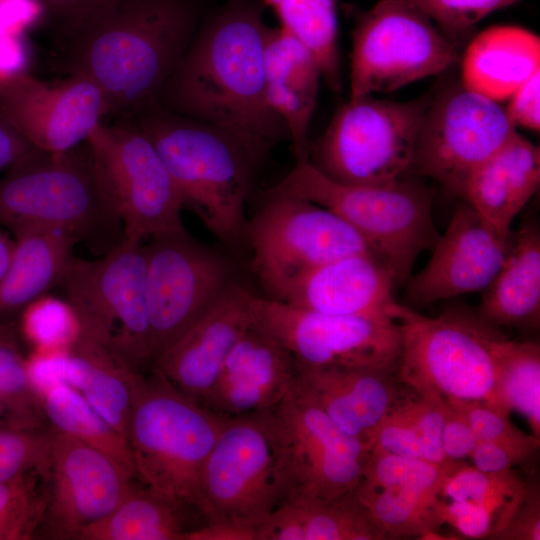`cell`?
Here are the masks:
<instances>
[{
	"instance_id": "obj_1",
	"label": "cell",
	"mask_w": 540,
	"mask_h": 540,
	"mask_svg": "<svg viewBox=\"0 0 540 540\" xmlns=\"http://www.w3.org/2000/svg\"><path fill=\"white\" fill-rule=\"evenodd\" d=\"M264 7L262 0H224L211 7L155 99L169 111L230 133L255 167L290 140L265 95Z\"/></svg>"
},
{
	"instance_id": "obj_2",
	"label": "cell",
	"mask_w": 540,
	"mask_h": 540,
	"mask_svg": "<svg viewBox=\"0 0 540 540\" xmlns=\"http://www.w3.org/2000/svg\"><path fill=\"white\" fill-rule=\"evenodd\" d=\"M210 8L209 0H116L66 40L62 69L94 81L109 114L130 116L155 102Z\"/></svg>"
},
{
	"instance_id": "obj_3",
	"label": "cell",
	"mask_w": 540,
	"mask_h": 540,
	"mask_svg": "<svg viewBox=\"0 0 540 540\" xmlns=\"http://www.w3.org/2000/svg\"><path fill=\"white\" fill-rule=\"evenodd\" d=\"M149 138L168 168L184 209L229 250L245 243V203L254 164L240 142L210 124L156 102L127 116Z\"/></svg>"
},
{
	"instance_id": "obj_4",
	"label": "cell",
	"mask_w": 540,
	"mask_h": 540,
	"mask_svg": "<svg viewBox=\"0 0 540 540\" xmlns=\"http://www.w3.org/2000/svg\"><path fill=\"white\" fill-rule=\"evenodd\" d=\"M0 225L13 236L37 228L65 231L95 257L124 239L87 140L65 152L35 149L11 166L0 179Z\"/></svg>"
},
{
	"instance_id": "obj_5",
	"label": "cell",
	"mask_w": 540,
	"mask_h": 540,
	"mask_svg": "<svg viewBox=\"0 0 540 540\" xmlns=\"http://www.w3.org/2000/svg\"><path fill=\"white\" fill-rule=\"evenodd\" d=\"M389 315L400 332V383L437 401L483 402L504 411L497 387L508 338L499 327L466 306L428 317L395 301Z\"/></svg>"
},
{
	"instance_id": "obj_6",
	"label": "cell",
	"mask_w": 540,
	"mask_h": 540,
	"mask_svg": "<svg viewBox=\"0 0 540 540\" xmlns=\"http://www.w3.org/2000/svg\"><path fill=\"white\" fill-rule=\"evenodd\" d=\"M263 194L304 198L338 215L388 266L397 286L405 285L419 255L431 250L440 235L432 216V190L409 176L384 185L344 184L306 160L295 162Z\"/></svg>"
},
{
	"instance_id": "obj_7",
	"label": "cell",
	"mask_w": 540,
	"mask_h": 540,
	"mask_svg": "<svg viewBox=\"0 0 540 540\" xmlns=\"http://www.w3.org/2000/svg\"><path fill=\"white\" fill-rule=\"evenodd\" d=\"M225 420L160 375L142 374L126 431L135 479L199 512L201 473Z\"/></svg>"
},
{
	"instance_id": "obj_8",
	"label": "cell",
	"mask_w": 540,
	"mask_h": 540,
	"mask_svg": "<svg viewBox=\"0 0 540 540\" xmlns=\"http://www.w3.org/2000/svg\"><path fill=\"white\" fill-rule=\"evenodd\" d=\"M290 495L286 453L273 409L226 417L201 473L198 510L204 523L256 529Z\"/></svg>"
},
{
	"instance_id": "obj_9",
	"label": "cell",
	"mask_w": 540,
	"mask_h": 540,
	"mask_svg": "<svg viewBox=\"0 0 540 540\" xmlns=\"http://www.w3.org/2000/svg\"><path fill=\"white\" fill-rule=\"evenodd\" d=\"M59 287L81 338L136 373L150 370L144 243L124 238L95 259L73 256Z\"/></svg>"
},
{
	"instance_id": "obj_10",
	"label": "cell",
	"mask_w": 540,
	"mask_h": 540,
	"mask_svg": "<svg viewBox=\"0 0 540 540\" xmlns=\"http://www.w3.org/2000/svg\"><path fill=\"white\" fill-rule=\"evenodd\" d=\"M434 92L409 101L371 95L349 100L310 142L308 161L326 177L351 185H384L407 177L417 134Z\"/></svg>"
},
{
	"instance_id": "obj_11",
	"label": "cell",
	"mask_w": 540,
	"mask_h": 540,
	"mask_svg": "<svg viewBox=\"0 0 540 540\" xmlns=\"http://www.w3.org/2000/svg\"><path fill=\"white\" fill-rule=\"evenodd\" d=\"M262 201L247 221L245 243L265 297L281 301L298 278L321 264L352 254L376 255L354 228L316 203L264 194Z\"/></svg>"
},
{
	"instance_id": "obj_12",
	"label": "cell",
	"mask_w": 540,
	"mask_h": 540,
	"mask_svg": "<svg viewBox=\"0 0 540 540\" xmlns=\"http://www.w3.org/2000/svg\"><path fill=\"white\" fill-rule=\"evenodd\" d=\"M99 179L121 220L124 238L142 242L187 233L180 192L160 154L129 118L100 122L87 139Z\"/></svg>"
},
{
	"instance_id": "obj_13",
	"label": "cell",
	"mask_w": 540,
	"mask_h": 540,
	"mask_svg": "<svg viewBox=\"0 0 540 540\" xmlns=\"http://www.w3.org/2000/svg\"><path fill=\"white\" fill-rule=\"evenodd\" d=\"M458 59L455 44L418 7L408 0H380L352 31L349 100L394 91Z\"/></svg>"
},
{
	"instance_id": "obj_14",
	"label": "cell",
	"mask_w": 540,
	"mask_h": 540,
	"mask_svg": "<svg viewBox=\"0 0 540 540\" xmlns=\"http://www.w3.org/2000/svg\"><path fill=\"white\" fill-rule=\"evenodd\" d=\"M150 367L236 282L230 257L189 234L144 242Z\"/></svg>"
},
{
	"instance_id": "obj_15",
	"label": "cell",
	"mask_w": 540,
	"mask_h": 540,
	"mask_svg": "<svg viewBox=\"0 0 540 540\" xmlns=\"http://www.w3.org/2000/svg\"><path fill=\"white\" fill-rule=\"evenodd\" d=\"M252 324L305 367H347L396 371L400 332L392 319L310 311L257 296L249 298Z\"/></svg>"
},
{
	"instance_id": "obj_16",
	"label": "cell",
	"mask_w": 540,
	"mask_h": 540,
	"mask_svg": "<svg viewBox=\"0 0 540 540\" xmlns=\"http://www.w3.org/2000/svg\"><path fill=\"white\" fill-rule=\"evenodd\" d=\"M505 110L463 84L434 93L421 122L409 175L462 197L466 180L514 134Z\"/></svg>"
},
{
	"instance_id": "obj_17",
	"label": "cell",
	"mask_w": 540,
	"mask_h": 540,
	"mask_svg": "<svg viewBox=\"0 0 540 540\" xmlns=\"http://www.w3.org/2000/svg\"><path fill=\"white\" fill-rule=\"evenodd\" d=\"M273 411L286 453L290 497L329 500L356 490L370 453L363 441L339 429L298 381Z\"/></svg>"
},
{
	"instance_id": "obj_18",
	"label": "cell",
	"mask_w": 540,
	"mask_h": 540,
	"mask_svg": "<svg viewBox=\"0 0 540 540\" xmlns=\"http://www.w3.org/2000/svg\"><path fill=\"white\" fill-rule=\"evenodd\" d=\"M108 114L102 90L85 76L68 74L52 83L26 71L0 77V116L35 149H73Z\"/></svg>"
},
{
	"instance_id": "obj_19",
	"label": "cell",
	"mask_w": 540,
	"mask_h": 540,
	"mask_svg": "<svg viewBox=\"0 0 540 540\" xmlns=\"http://www.w3.org/2000/svg\"><path fill=\"white\" fill-rule=\"evenodd\" d=\"M136 479L88 444L54 429L49 497L35 539L78 540L114 511Z\"/></svg>"
},
{
	"instance_id": "obj_20",
	"label": "cell",
	"mask_w": 540,
	"mask_h": 540,
	"mask_svg": "<svg viewBox=\"0 0 540 540\" xmlns=\"http://www.w3.org/2000/svg\"><path fill=\"white\" fill-rule=\"evenodd\" d=\"M513 241L463 200L432 247L426 266L405 283V306L421 308L440 300L483 291L496 276Z\"/></svg>"
},
{
	"instance_id": "obj_21",
	"label": "cell",
	"mask_w": 540,
	"mask_h": 540,
	"mask_svg": "<svg viewBox=\"0 0 540 540\" xmlns=\"http://www.w3.org/2000/svg\"><path fill=\"white\" fill-rule=\"evenodd\" d=\"M251 292L237 281L151 365L150 370L201 405L238 340L252 326Z\"/></svg>"
},
{
	"instance_id": "obj_22",
	"label": "cell",
	"mask_w": 540,
	"mask_h": 540,
	"mask_svg": "<svg viewBox=\"0 0 540 540\" xmlns=\"http://www.w3.org/2000/svg\"><path fill=\"white\" fill-rule=\"evenodd\" d=\"M296 381L293 355L252 324L228 354L201 405L224 417L269 411L283 401Z\"/></svg>"
},
{
	"instance_id": "obj_23",
	"label": "cell",
	"mask_w": 540,
	"mask_h": 540,
	"mask_svg": "<svg viewBox=\"0 0 540 540\" xmlns=\"http://www.w3.org/2000/svg\"><path fill=\"white\" fill-rule=\"evenodd\" d=\"M25 363L31 383L40 396L54 386L67 385L78 391L126 437L141 373L126 368L102 348L81 337L66 350H33Z\"/></svg>"
},
{
	"instance_id": "obj_24",
	"label": "cell",
	"mask_w": 540,
	"mask_h": 540,
	"mask_svg": "<svg viewBox=\"0 0 540 540\" xmlns=\"http://www.w3.org/2000/svg\"><path fill=\"white\" fill-rule=\"evenodd\" d=\"M395 286L392 272L378 256L352 254L309 270L281 301L326 314L392 319Z\"/></svg>"
},
{
	"instance_id": "obj_25",
	"label": "cell",
	"mask_w": 540,
	"mask_h": 540,
	"mask_svg": "<svg viewBox=\"0 0 540 540\" xmlns=\"http://www.w3.org/2000/svg\"><path fill=\"white\" fill-rule=\"evenodd\" d=\"M297 381L339 429L370 450L400 387L396 371L367 368L297 365Z\"/></svg>"
},
{
	"instance_id": "obj_26",
	"label": "cell",
	"mask_w": 540,
	"mask_h": 540,
	"mask_svg": "<svg viewBox=\"0 0 540 540\" xmlns=\"http://www.w3.org/2000/svg\"><path fill=\"white\" fill-rule=\"evenodd\" d=\"M264 88L268 104L286 124L296 162L309 156L308 130L315 110L321 71L312 53L279 27H266Z\"/></svg>"
},
{
	"instance_id": "obj_27",
	"label": "cell",
	"mask_w": 540,
	"mask_h": 540,
	"mask_svg": "<svg viewBox=\"0 0 540 540\" xmlns=\"http://www.w3.org/2000/svg\"><path fill=\"white\" fill-rule=\"evenodd\" d=\"M540 185V149L517 132L466 180L462 199L501 233Z\"/></svg>"
},
{
	"instance_id": "obj_28",
	"label": "cell",
	"mask_w": 540,
	"mask_h": 540,
	"mask_svg": "<svg viewBox=\"0 0 540 540\" xmlns=\"http://www.w3.org/2000/svg\"><path fill=\"white\" fill-rule=\"evenodd\" d=\"M478 314L496 327L536 331L540 325V229L527 218L513 231L510 250L482 291Z\"/></svg>"
},
{
	"instance_id": "obj_29",
	"label": "cell",
	"mask_w": 540,
	"mask_h": 540,
	"mask_svg": "<svg viewBox=\"0 0 540 540\" xmlns=\"http://www.w3.org/2000/svg\"><path fill=\"white\" fill-rule=\"evenodd\" d=\"M540 70V38L517 26H492L475 36L462 60V84L494 102L509 99Z\"/></svg>"
},
{
	"instance_id": "obj_30",
	"label": "cell",
	"mask_w": 540,
	"mask_h": 540,
	"mask_svg": "<svg viewBox=\"0 0 540 540\" xmlns=\"http://www.w3.org/2000/svg\"><path fill=\"white\" fill-rule=\"evenodd\" d=\"M356 490L334 499L292 496L257 527L256 540H382Z\"/></svg>"
},
{
	"instance_id": "obj_31",
	"label": "cell",
	"mask_w": 540,
	"mask_h": 540,
	"mask_svg": "<svg viewBox=\"0 0 540 540\" xmlns=\"http://www.w3.org/2000/svg\"><path fill=\"white\" fill-rule=\"evenodd\" d=\"M12 261L0 280V323L59 286L76 241L59 229L37 228L14 235Z\"/></svg>"
},
{
	"instance_id": "obj_32",
	"label": "cell",
	"mask_w": 540,
	"mask_h": 540,
	"mask_svg": "<svg viewBox=\"0 0 540 540\" xmlns=\"http://www.w3.org/2000/svg\"><path fill=\"white\" fill-rule=\"evenodd\" d=\"M197 510L177 504L137 480L124 500L102 520L84 528L78 540H186L199 527Z\"/></svg>"
},
{
	"instance_id": "obj_33",
	"label": "cell",
	"mask_w": 540,
	"mask_h": 540,
	"mask_svg": "<svg viewBox=\"0 0 540 540\" xmlns=\"http://www.w3.org/2000/svg\"><path fill=\"white\" fill-rule=\"evenodd\" d=\"M49 425L101 451L135 479L128 441L75 389L54 386L41 394Z\"/></svg>"
},
{
	"instance_id": "obj_34",
	"label": "cell",
	"mask_w": 540,
	"mask_h": 540,
	"mask_svg": "<svg viewBox=\"0 0 540 540\" xmlns=\"http://www.w3.org/2000/svg\"><path fill=\"white\" fill-rule=\"evenodd\" d=\"M280 27L314 56L322 77L335 93L341 90L338 24L335 0H262Z\"/></svg>"
},
{
	"instance_id": "obj_35",
	"label": "cell",
	"mask_w": 540,
	"mask_h": 540,
	"mask_svg": "<svg viewBox=\"0 0 540 540\" xmlns=\"http://www.w3.org/2000/svg\"><path fill=\"white\" fill-rule=\"evenodd\" d=\"M356 493L386 538L440 539L441 495L358 485Z\"/></svg>"
},
{
	"instance_id": "obj_36",
	"label": "cell",
	"mask_w": 540,
	"mask_h": 540,
	"mask_svg": "<svg viewBox=\"0 0 540 540\" xmlns=\"http://www.w3.org/2000/svg\"><path fill=\"white\" fill-rule=\"evenodd\" d=\"M525 485L526 481L513 470L486 473L459 461L443 483L441 499L470 502L488 509L495 517V526L488 539H494L507 525Z\"/></svg>"
},
{
	"instance_id": "obj_37",
	"label": "cell",
	"mask_w": 540,
	"mask_h": 540,
	"mask_svg": "<svg viewBox=\"0 0 540 540\" xmlns=\"http://www.w3.org/2000/svg\"><path fill=\"white\" fill-rule=\"evenodd\" d=\"M501 408L516 411L540 440V346L507 339L500 357L497 387Z\"/></svg>"
},
{
	"instance_id": "obj_38",
	"label": "cell",
	"mask_w": 540,
	"mask_h": 540,
	"mask_svg": "<svg viewBox=\"0 0 540 540\" xmlns=\"http://www.w3.org/2000/svg\"><path fill=\"white\" fill-rule=\"evenodd\" d=\"M48 482L49 466L0 481V540L35 539L48 502Z\"/></svg>"
},
{
	"instance_id": "obj_39",
	"label": "cell",
	"mask_w": 540,
	"mask_h": 540,
	"mask_svg": "<svg viewBox=\"0 0 540 540\" xmlns=\"http://www.w3.org/2000/svg\"><path fill=\"white\" fill-rule=\"evenodd\" d=\"M458 462L435 463L373 447L365 463L360 485L411 489L441 495L446 477Z\"/></svg>"
},
{
	"instance_id": "obj_40",
	"label": "cell",
	"mask_w": 540,
	"mask_h": 540,
	"mask_svg": "<svg viewBox=\"0 0 540 540\" xmlns=\"http://www.w3.org/2000/svg\"><path fill=\"white\" fill-rule=\"evenodd\" d=\"M0 406L6 426L16 429L51 427L40 395L29 378L16 340L0 343Z\"/></svg>"
},
{
	"instance_id": "obj_41",
	"label": "cell",
	"mask_w": 540,
	"mask_h": 540,
	"mask_svg": "<svg viewBox=\"0 0 540 540\" xmlns=\"http://www.w3.org/2000/svg\"><path fill=\"white\" fill-rule=\"evenodd\" d=\"M20 331L34 350H66L80 337V324L72 305L50 293L30 303L19 315Z\"/></svg>"
},
{
	"instance_id": "obj_42",
	"label": "cell",
	"mask_w": 540,
	"mask_h": 540,
	"mask_svg": "<svg viewBox=\"0 0 540 540\" xmlns=\"http://www.w3.org/2000/svg\"><path fill=\"white\" fill-rule=\"evenodd\" d=\"M54 429L0 427V481L49 466Z\"/></svg>"
},
{
	"instance_id": "obj_43",
	"label": "cell",
	"mask_w": 540,
	"mask_h": 540,
	"mask_svg": "<svg viewBox=\"0 0 540 540\" xmlns=\"http://www.w3.org/2000/svg\"><path fill=\"white\" fill-rule=\"evenodd\" d=\"M457 408L466 418L478 441H489L526 451L532 455L540 440L519 430L509 413L483 402H445Z\"/></svg>"
},
{
	"instance_id": "obj_44",
	"label": "cell",
	"mask_w": 540,
	"mask_h": 540,
	"mask_svg": "<svg viewBox=\"0 0 540 540\" xmlns=\"http://www.w3.org/2000/svg\"><path fill=\"white\" fill-rule=\"evenodd\" d=\"M450 33L467 30L485 16L518 0H408Z\"/></svg>"
},
{
	"instance_id": "obj_45",
	"label": "cell",
	"mask_w": 540,
	"mask_h": 540,
	"mask_svg": "<svg viewBox=\"0 0 540 540\" xmlns=\"http://www.w3.org/2000/svg\"><path fill=\"white\" fill-rule=\"evenodd\" d=\"M373 447L435 463L451 461L446 458L441 449L427 443L417 432L390 411L384 416L373 434L371 449Z\"/></svg>"
},
{
	"instance_id": "obj_46",
	"label": "cell",
	"mask_w": 540,
	"mask_h": 540,
	"mask_svg": "<svg viewBox=\"0 0 540 540\" xmlns=\"http://www.w3.org/2000/svg\"><path fill=\"white\" fill-rule=\"evenodd\" d=\"M67 40L116 0H36Z\"/></svg>"
},
{
	"instance_id": "obj_47",
	"label": "cell",
	"mask_w": 540,
	"mask_h": 540,
	"mask_svg": "<svg viewBox=\"0 0 540 540\" xmlns=\"http://www.w3.org/2000/svg\"><path fill=\"white\" fill-rule=\"evenodd\" d=\"M494 539H540V489L539 483L534 477L526 481L525 490L515 506L507 525Z\"/></svg>"
},
{
	"instance_id": "obj_48",
	"label": "cell",
	"mask_w": 540,
	"mask_h": 540,
	"mask_svg": "<svg viewBox=\"0 0 540 540\" xmlns=\"http://www.w3.org/2000/svg\"><path fill=\"white\" fill-rule=\"evenodd\" d=\"M439 513L442 524H449L466 538L488 539L495 526V517L488 509L470 502L441 499Z\"/></svg>"
},
{
	"instance_id": "obj_49",
	"label": "cell",
	"mask_w": 540,
	"mask_h": 540,
	"mask_svg": "<svg viewBox=\"0 0 540 540\" xmlns=\"http://www.w3.org/2000/svg\"><path fill=\"white\" fill-rule=\"evenodd\" d=\"M477 442L464 415L457 408L445 403L441 447L446 458L461 461L469 457Z\"/></svg>"
},
{
	"instance_id": "obj_50",
	"label": "cell",
	"mask_w": 540,
	"mask_h": 540,
	"mask_svg": "<svg viewBox=\"0 0 540 540\" xmlns=\"http://www.w3.org/2000/svg\"><path fill=\"white\" fill-rule=\"evenodd\" d=\"M509 99L505 113L512 126L539 131L540 70L525 81Z\"/></svg>"
},
{
	"instance_id": "obj_51",
	"label": "cell",
	"mask_w": 540,
	"mask_h": 540,
	"mask_svg": "<svg viewBox=\"0 0 540 540\" xmlns=\"http://www.w3.org/2000/svg\"><path fill=\"white\" fill-rule=\"evenodd\" d=\"M532 454L489 441H478L470 457L474 467L486 473H502L512 470L516 464L530 459Z\"/></svg>"
},
{
	"instance_id": "obj_52",
	"label": "cell",
	"mask_w": 540,
	"mask_h": 540,
	"mask_svg": "<svg viewBox=\"0 0 540 540\" xmlns=\"http://www.w3.org/2000/svg\"><path fill=\"white\" fill-rule=\"evenodd\" d=\"M186 540H256V529L229 522H205L189 532Z\"/></svg>"
},
{
	"instance_id": "obj_53",
	"label": "cell",
	"mask_w": 540,
	"mask_h": 540,
	"mask_svg": "<svg viewBox=\"0 0 540 540\" xmlns=\"http://www.w3.org/2000/svg\"><path fill=\"white\" fill-rule=\"evenodd\" d=\"M35 148L0 116V170L9 169Z\"/></svg>"
},
{
	"instance_id": "obj_54",
	"label": "cell",
	"mask_w": 540,
	"mask_h": 540,
	"mask_svg": "<svg viewBox=\"0 0 540 540\" xmlns=\"http://www.w3.org/2000/svg\"><path fill=\"white\" fill-rule=\"evenodd\" d=\"M14 249L15 239H12L0 225V280L10 266L14 255Z\"/></svg>"
},
{
	"instance_id": "obj_55",
	"label": "cell",
	"mask_w": 540,
	"mask_h": 540,
	"mask_svg": "<svg viewBox=\"0 0 540 540\" xmlns=\"http://www.w3.org/2000/svg\"><path fill=\"white\" fill-rule=\"evenodd\" d=\"M14 339L15 336L11 325L7 323H0V343Z\"/></svg>"
},
{
	"instance_id": "obj_56",
	"label": "cell",
	"mask_w": 540,
	"mask_h": 540,
	"mask_svg": "<svg viewBox=\"0 0 540 540\" xmlns=\"http://www.w3.org/2000/svg\"><path fill=\"white\" fill-rule=\"evenodd\" d=\"M9 33H13V34H17V33H14L12 31H10V29L7 27L5 21H4V18L1 14V11H0V36H3L5 34H9Z\"/></svg>"
},
{
	"instance_id": "obj_57",
	"label": "cell",
	"mask_w": 540,
	"mask_h": 540,
	"mask_svg": "<svg viewBox=\"0 0 540 540\" xmlns=\"http://www.w3.org/2000/svg\"><path fill=\"white\" fill-rule=\"evenodd\" d=\"M1 426H6V423H5V420H4V415H3L2 408L0 406V427Z\"/></svg>"
}]
</instances>
